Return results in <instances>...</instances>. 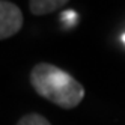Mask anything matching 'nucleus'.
<instances>
[{
    "mask_svg": "<svg viewBox=\"0 0 125 125\" xmlns=\"http://www.w3.org/2000/svg\"><path fill=\"white\" fill-rule=\"evenodd\" d=\"M30 83L36 94L62 109H74L84 96V87L73 75L51 63L35 65Z\"/></svg>",
    "mask_w": 125,
    "mask_h": 125,
    "instance_id": "nucleus-1",
    "label": "nucleus"
},
{
    "mask_svg": "<svg viewBox=\"0 0 125 125\" xmlns=\"http://www.w3.org/2000/svg\"><path fill=\"white\" fill-rule=\"evenodd\" d=\"M23 27V12L15 3L0 0V39L18 33Z\"/></svg>",
    "mask_w": 125,
    "mask_h": 125,
    "instance_id": "nucleus-2",
    "label": "nucleus"
},
{
    "mask_svg": "<svg viewBox=\"0 0 125 125\" xmlns=\"http://www.w3.org/2000/svg\"><path fill=\"white\" fill-rule=\"evenodd\" d=\"M68 5L66 0H32L29 2V8L35 15H45L53 11H57L59 8Z\"/></svg>",
    "mask_w": 125,
    "mask_h": 125,
    "instance_id": "nucleus-3",
    "label": "nucleus"
},
{
    "mask_svg": "<svg viewBox=\"0 0 125 125\" xmlns=\"http://www.w3.org/2000/svg\"><path fill=\"white\" fill-rule=\"evenodd\" d=\"M17 125H51L42 115L38 113H30V115H26L18 121Z\"/></svg>",
    "mask_w": 125,
    "mask_h": 125,
    "instance_id": "nucleus-4",
    "label": "nucleus"
},
{
    "mask_svg": "<svg viewBox=\"0 0 125 125\" xmlns=\"http://www.w3.org/2000/svg\"><path fill=\"white\" fill-rule=\"evenodd\" d=\"M60 21L63 23L66 27H73L77 21V14L74 11H65L60 14Z\"/></svg>",
    "mask_w": 125,
    "mask_h": 125,
    "instance_id": "nucleus-5",
    "label": "nucleus"
},
{
    "mask_svg": "<svg viewBox=\"0 0 125 125\" xmlns=\"http://www.w3.org/2000/svg\"><path fill=\"white\" fill-rule=\"evenodd\" d=\"M122 41H124V42H125V33H124V35H122Z\"/></svg>",
    "mask_w": 125,
    "mask_h": 125,
    "instance_id": "nucleus-6",
    "label": "nucleus"
}]
</instances>
